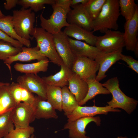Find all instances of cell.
Listing matches in <instances>:
<instances>
[{"label": "cell", "mask_w": 138, "mask_h": 138, "mask_svg": "<svg viewBox=\"0 0 138 138\" xmlns=\"http://www.w3.org/2000/svg\"><path fill=\"white\" fill-rule=\"evenodd\" d=\"M85 80L88 85V91L85 98L78 103L79 106H82L84 105L88 100L94 98L98 95L110 94L107 89L103 86L102 84L97 80L95 78H91Z\"/></svg>", "instance_id": "obj_25"}, {"label": "cell", "mask_w": 138, "mask_h": 138, "mask_svg": "<svg viewBox=\"0 0 138 138\" xmlns=\"http://www.w3.org/2000/svg\"><path fill=\"white\" fill-rule=\"evenodd\" d=\"M34 128L29 126L25 128H14L4 138H29L33 134Z\"/></svg>", "instance_id": "obj_34"}, {"label": "cell", "mask_w": 138, "mask_h": 138, "mask_svg": "<svg viewBox=\"0 0 138 138\" xmlns=\"http://www.w3.org/2000/svg\"><path fill=\"white\" fill-rule=\"evenodd\" d=\"M84 4H79L73 7V9L67 14V21L69 24L75 25L92 31V21L85 9Z\"/></svg>", "instance_id": "obj_12"}, {"label": "cell", "mask_w": 138, "mask_h": 138, "mask_svg": "<svg viewBox=\"0 0 138 138\" xmlns=\"http://www.w3.org/2000/svg\"><path fill=\"white\" fill-rule=\"evenodd\" d=\"M29 138H36V137L33 134Z\"/></svg>", "instance_id": "obj_43"}, {"label": "cell", "mask_w": 138, "mask_h": 138, "mask_svg": "<svg viewBox=\"0 0 138 138\" xmlns=\"http://www.w3.org/2000/svg\"><path fill=\"white\" fill-rule=\"evenodd\" d=\"M12 20L15 30L21 37L30 40L32 38L35 21L34 13L30 8H22L13 11Z\"/></svg>", "instance_id": "obj_5"}, {"label": "cell", "mask_w": 138, "mask_h": 138, "mask_svg": "<svg viewBox=\"0 0 138 138\" xmlns=\"http://www.w3.org/2000/svg\"><path fill=\"white\" fill-rule=\"evenodd\" d=\"M120 60L125 62L129 66V67L138 74V61L135 59L132 56L121 54Z\"/></svg>", "instance_id": "obj_35"}, {"label": "cell", "mask_w": 138, "mask_h": 138, "mask_svg": "<svg viewBox=\"0 0 138 138\" xmlns=\"http://www.w3.org/2000/svg\"><path fill=\"white\" fill-rule=\"evenodd\" d=\"M68 37L75 38L76 40L83 41L87 44L95 46L97 36L90 31L74 25H70L65 27L63 31Z\"/></svg>", "instance_id": "obj_19"}, {"label": "cell", "mask_w": 138, "mask_h": 138, "mask_svg": "<svg viewBox=\"0 0 138 138\" xmlns=\"http://www.w3.org/2000/svg\"><path fill=\"white\" fill-rule=\"evenodd\" d=\"M47 101L55 109L62 111L61 88L47 85Z\"/></svg>", "instance_id": "obj_28"}, {"label": "cell", "mask_w": 138, "mask_h": 138, "mask_svg": "<svg viewBox=\"0 0 138 138\" xmlns=\"http://www.w3.org/2000/svg\"><path fill=\"white\" fill-rule=\"evenodd\" d=\"M119 5L120 14L124 18L126 21L132 18L138 6L134 0H119Z\"/></svg>", "instance_id": "obj_29"}, {"label": "cell", "mask_w": 138, "mask_h": 138, "mask_svg": "<svg viewBox=\"0 0 138 138\" xmlns=\"http://www.w3.org/2000/svg\"><path fill=\"white\" fill-rule=\"evenodd\" d=\"M99 67V64L95 60L87 57L77 56L71 71L85 80L96 78Z\"/></svg>", "instance_id": "obj_10"}, {"label": "cell", "mask_w": 138, "mask_h": 138, "mask_svg": "<svg viewBox=\"0 0 138 138\" xmlns=\"http://www.w3.org/2000/svg\"><path fill=\"white\" fill-rule=\"evenodd\" d=\"M36 101L35 107V118L57 119L58 116L54 107L48 101L36 96Z\"/></svg>", "instance_id": "obj_22"}, {"label": "cell", "mask_w": 138, "mask_h": 138, "mask_svg": "<svg viewBox=\"0 0 138 138\" xmlns=\"http://www.w3.org/2000/svg\"><path fill=\"white\" fill-rule=\"evenodd\" d=\"M61 88L62 110L66 116L71 114L79 106L78 103L67 86Z\"/></svg>", "instance_id": "obj_27"}, {"label": "cell", "mask_w": 138, "mask_h": 138, "mask_svg": "<svg viewBox=\"0 0 138 138\" xmlns=\"http://www.w3.org/2000/svg\"><path fill=\"white\" fill-rule=\"evenodd\" d=\"M21 51V48L15 47L9 43L0 41V60L4 61Z\"/></svg>", "instance_id": "obj_33"}, {"label": "cell", "mask_w": 138, "mask_h": 138, "mask_svg": "<svg viewBox=\"0 0 138 138\" xmlns=\"http://www.w3.org/2000/svg\"><path fill=\"white\" fill-rule=\"evenodd\" d=\"M134 52L135 55L136 57H138V41L136 43L133 51Z\"/></svg>", "instance_id": "obj_39"}, {"label": "cell", "mask_w": 138, "mask_h": 138, "mask_svg": "<svg viewBox=\"0 0 138 138\" xmlns=\"http://www.w3.org/2000/svg\"><path fill=\"white\" fill-rule=\"evenodd\" d=\"M8 88L17 104L24 102L35 107L36 96L26 88L18 83L14 82L9 85Z\"/></svg>", "instance_id": "obj_18"}, {"label": "cell", "mask_w": 138, "mask_h": 138, "mask_svg": "<svg viewBox=\"0 0 138 138\" xmlns=\"http://www.w3.org/2000/svg\"><path fill=\"white\" fill-rule=\"evenodd\" d=\"M60 66V71L55 74L42 77L47 85L61 88L68 85V79L73 72L64 64Z\"/></svg>", "instance_id": "obj_21"}, {"label": "cell", "mask_w": 138, "mask_h": 138, "mask_svg": "<svg viewBox=\"0 0 138 138\" xmlns=\"http://www.w3.org/2000/svg\"><path fill=\"white\" fill-rule=\"evenodd\" d=\"M117 108H114L108 105L99 107L95 105L92 106H78L70 114L67 116V122L73 121L79 118L85 117H91L97 114H107L109 112H120Z\"/></svg>", "instance_id": "obj_13"}, {"label": "cell", "mask_w": 138, "mask_h": 138, "mask_svg": "<svg viewBox=\"0 0 138 138\" xmlns=\"http://www.w3.org/2000/svg\"><path fill=\"white\" fill-rule=\"evenodd\" d=\"M49 63L48 59L46 58L31 63L23 64L17 63L14 65V67L16 71L21 73L37 75L40 72H46Z\"/></svg>", "instance_id": "obj_23"}, {"label": "cell", "mask_w": 138, "mask_h": 138, "mask_svg": "<svg viewBox=\"0 0 138 138\" xmlns=\"http://www.w3.org/2000/svg\"><path fill=\"white\" fill-rule=\"evenodd\" d=\"M102 84L112 95V99L108 102V106L114 108H121L130 114L136 108L138 101L126 95L119 87L117 77L111 78Z\"/></svg>", "instance_id": "obj_3"}, {"label": "cell", "mask_w": 138, "mask_h": 138, "mask_svg": "<svg viewBox=\"0 0 138 138\" xmlns=\"http://www.w3.org/2000/svg\"><path fill=\"white\" fill-rule=\"evenodd\" d=\"M117 138H128L126 136L122 137L121 136H119L117 137ZM136 138H138V137H137Z\"/></svg>", "instance_id": "obj_42"}, {"label": "cell", "mask_w": 138, "mask_h": 138, "mask_svg": "<svg viewBox=\"0 0 138 138\" xmlns=\"http://www.w3.org/2000/svg\"><path fill=\"white\" fill-rule=\"evenodd\" d=\"M102 36H97L95 46L101 52L109 53L125 47L123 32L108 30Z\"/></svg>", "instance_id": "obj_6"}, {"label": "cell", "mask_w": 138, "mask_h": 138, "mask_svg": "<svg viewBox=\"0 0 138 138\" xmlns=\"http://www.w3.org/2000/svg\"><path fill=\"white\" fill-rule=\"evenodd\" d=\"M106 0H89L84 4L85 9L92 21L98 16Z\"/></svg>", "instance_id": "obj_32"}, {"label": "cell", "mask_w": 138, "mask_h": 138, "mask_svg": "<svg viewBox=\"0 0 138 138\" xmlns=\"http://www.w3.org/2000/svg\"><path fill=\"white\" fill-rule=\"evenodd\" d=\"M18 0H6L4 3V7L7 10H10L18 4Z\"/></svg>", "instance_id": "obj_37"}, {"label": "cell", "mask_w": 138, "mask_h": 138, "mask_svg": "<svg viewBox=\"0 0 138 138\" xmlns=\"http://www.w3.org/2000/svg\"><path fill=\"white\" fill-rule=\"evenodd\" d=\"M55 48L64 64L71 70L76 57L71 49L68 37L63 31L53 34Z\"/></svg>", "instance_id": "obj_9"}, {"label": "cell", "mask_w": 138, "mask_h": 138, "mask_svg": "<svg viewBox=\"0 0 138 138\" xmlns=\"http://www.w3.org/2000/svg\"><path fill=\"white\" fill-rule=\"evenodd\" d=\"M11 116L15 128L28 127L36 119L35 107L25 103H20L12 110Z\"/></svg>", "instance_id": "obj_7"}, {"label": "cell", "mask_w": 138, "mask_h": 138, "mask_svg": "<svg viewBox=\"0 0 138 138\" xmlns=\"http://www.w3.org/2000/svg\"><path fill=\"white\" fill-rule=\"evenodd\" d=\"M9 84L0 87V114L12 110L17 105L9 91Z\"/></svg>", "instance_id": "obj_26"}, {"label": "cell", "mask_w": 138, "mask_h": 138, "mask_svg": "<svg viewBox=\"0 0 138 138\" xmlns=\"http://www.w3.org/2000/svg\"><path fill=\"white\" fill-rule=\"evenodd\" d=\"M123 48L110 53L102 52L95 60L99 65L98 72L96 79L99 81L105 78V73L109 68L118 61L120 60Z\"/></svg>", "instance_id": "obj_14"}, {"label": "cell", "mask_w": 138, "mask_h": 138, "mask_svg": "<svg viewBox=\"0 0 138 138\" xmlns=\"http://www.w3.org/2000/svg\"><path fill=\"white\" fill-rule=\"evenodd\" d=\"M11 111L0 114V138L4 137L14 129L11 118Z\"/></svg>", "instance_id": "obj_31"}, {"label": "cell", "mask_w": 138, "mask_h": 138, "mask_svg": "<svg viewBox=\"0 0 138 138\" xmlns=\"http://www.w3.org/2000/svg\"><path fill=\"white\" fill-rule=\"evenodd\" d=\"M120 15L119 0H106L99 14L92 22V31L105 33L109 30H117Z\"/></svg>", "instance_id": "obj_2"}, {"label": "cell", "mask_w": 138, "mask_h": 138, "mask_svg": "<svg viewBox=\"0 0 138 138\" xmlns=\"http://www.w3.org/2000/svg\"><path fill=\"white\" fill-rule=\"evenodd\" d=\"M89 0H70V7H73L79 4H84L86 3Z\"/></svg>", "instance_id": "obj_38"}, {"label": "cell", "mask_w": 138, "mask_h": 138, "mask_svg": "<svg viewBox=\"0 0 138 138\" xmlns=\"http://www.w3.org/2000/svg\"><path fill=\"white\" fill-rule=\"evenodd\" d=\"M16 81L31 93L36 94L43 100H47V85L42 77L37 74H25L18 76Z\"/></svg>", "instance_id": "obj_8"}, {"label": "cell", "mask_w": 138, "mask_h": 138, "mask_svg": "<svg viewBox=\"0 0 138 138\" xmlns=\"http://www.w3.org/2000/svg\"><path fill=\"white\" fill-rule=\"evenodd\" d=\"M70 0H56L51 6L53 12L49 18L46 19L42 14L39 16L41 28L54 34L60 31L64 27L69 24L67 20V14L71 9Z\"/></svg>", "instance_id": "obj_1"}, {"label": "cell", "mask_w": 138, "mask_h": 138, "mask_svg": "<svg viewBox=\"0 0 138 138\" xmlns=\"http://www.w3.org/2000/svg\"><path fill=\"white\" fill-rule=\"evenodd\" d=\"M5 15L3 13L0 9V18L4 17Z\"/></svg>", "instance_id": "obj_41"}, {"label": "cell", "mask_w": 138, "mask_h": 138, "mask_svg": "<svg viewBox=\"0 0 138 138\" xmlns=\"http://www.w3.org/2000/svg\"><path fill=\"white\" fill-rule=\"evenodd\" d=\"M22 51L17 54L10 56L4 61V63L8 68L11 74L10 65L13 62L19 61L28 62L37 60L38 61L47 58L42 55L37 46L33 48L22 47Z\"/></svg>", "instance_id": "obj_17"}, {"label": "cell", "mask_w": 138, "mask_h": 138, "mask_svg": "<svg viewBox=\"0 0 138 138\" xmlns=\"http://www.w3.org/2000/svg\"><path fill=\"white\" fill-rule=\"evenodd\" d=\"M123 32L125 47L128 51H133L136 43L138 31V7H137L133 16L126 21Z\"/></svg>", "instance_id": "obj_15"}, {"label": "cell", "mask_w": 138, "mask_h": 138, "mask_svg": "<svg viewBox=\"0 0 138 138\" xmlns=\"http://www.w3.org/2000/svg\"><path fill=\"white\" fill-rule=\"evenodd\" d=\"M71 50L75 56L87 57L95 60L102 52L95 46L82 41L74 40L68 37Z\"/></svg>", "instance_id": "obj_16"}, {"label": "cell", "mask_w": 138, "mask_h": 138, "mask_svg": "<svg viewBox=\"0 0 138 138\" xmlns=\"http://www.w3.org/2000/svg\"><path fill=\"white\" fill-rule=\"evenodd\" d=\"M56 0H18V5L25 9L30 7L32 10L37 12L43 9L45 4L51 5Z\"/></svg>", "instance_id": "obj_30"}, {"label": "cell", "mask_w": 138, "mask_h": 138, "mask_svg": "<svg viewBox=\"0 0 138 138\" xmlns=\"http://www.w3.org/2000/svg\"><path fill=\"white\" fill-rule=\"evenodd\" d=\"M12 16H5L0 18V29L12 38L20 42L23 45L30 47V40L23 38L19 36L15 32L12 20Z\"/></svg>", "instance_id": "obj_24"}, {"label": "cell", "mask_w": 138, "mask_h": 138, "mask_svg": "<svg viewBox=\"0 0 138 138\" xmlns=\"http://www.w3.org/2000/svg\"><path fill=\"white\" fill-rule=\"evenodd\" d=\"M32 36L36 39L40 54L58 66L64 64L56 50L53 34L41 27H35Z\"/></svg>", "instance_id": "obj_4"}, {"label": "cell", "mask_w": 138, "mask_h": 138, "mask_svg": "<svg viewBox=\"0 0 138 138\" xmlns=\"http://www.w3.org/2000/svg\"><path fill=\"white\" fill-rule=\"evenodd\" d=\"M101 120L99 117H85L73 121L67 122L63 129H68L69 137L71 138H90L86 135L85 129L87 125L92 122L97 126L101 124Z\"/></svg>", "instance_id": "obj_11"}, {"label": "cell", "mask_w": 138, "mask_h": 138, "mask_svg": "<svg viewBox=\"0 0 138 138\" xmlns=\"http://www.w3.org/2000/svg\"><path fill=\"white\" fill-rule=\"evenodd\" d=\"M68 82V89L79 103L85 98L87 94L88 84L85 80L73 73L70 77Z\"/></svg>", "instance_id": "obj_20"}, {"label": "cell", "mask_w": 138, "mask_h": 138, "mask_svg": "<svg viewBox=\"0 0 138 138\" xmlns=\"http://www.w3.org/2000/svg\"><path fill=\"white\" fill-rule=\"evenodd\" d=\"M0 40L9 43L13 46L17 48H21L23 45L19 41L12 38L1 29Z\"/></svg>", "instance_id": "obj_36"}, {"label": "cell", "mask_w": 138, "mask_h": 138, "mask_svg": "<svg viewBox=\"0 0 138 138\" xmlns=\"http://www.w3.org/2000/svg\"><path fill=\"white\" fill-rule=\"evenodd\" d=\"M10 83L7 82H0V87L5 85L8 84Z\"/></svg>", "instance_id": "obj_40"}]
</instances>
